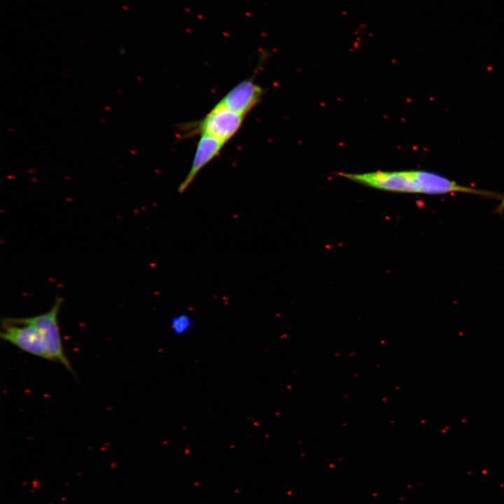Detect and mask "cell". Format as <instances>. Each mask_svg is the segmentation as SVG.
<instances>
[{
    "instance_id": "cell-1",
    "label": "cell",
    "mask_w": 504,
    "mask_h": 504,
    "mask_svg": "<svg viewBox=\"0 0 504 504\" xmlns=\"http://www.w3.org/2000/svg\"><path fill=\"white\" fill-rule=\"evenodd\" d=\"M62 304V298L57 297L51 308L45 313L29 317H6L1 320L15 324L31 325L36 328L44 339L50 360L60 363L75 376L71 363L65 354L59 328L58 314Z\"/></svg>"
},
{
    "instance_id": "cell-2",
    "label": "cell",
    "mask_w": 504,
    "mask_h": 504,
    "mask_svg": "<svg viewBox=\"0 0 504 504\" xmlns=\"http://www.w3.org/2000/svg\"><path fill=\"white\" fill-rule=\"evenodd\" d=\"M244 119L242 115L215 105L202 119L184 124L181 130L183 136H208L225 144L239 132Z\"/></svg>"
},
{
    "instance_id": "cell-3",
    "label": "cell",
    "mask_w": 504,
    "mask_h": 504,
    "mask_svg": "<svg viewBox=\"0 0 504 504\" xmlns=\"http://www.w3.org/2000/svg\"><path fill=\"white\" fill-rule=\"evenodd\" d=\"M342 175L353 181L382 190L416 193L414 170L343 173Z\"/></svg>"
},
{
    "instance_id": "cell-4",
    "label": "cell",
    "mask_w": 504,
    "mask_h": 504,
    "mask_svg": "<svg viewBox=\"0 0 504 504\" xmlns=\"http://www.w3.org/2000/svg\"><path fill=\"white\" fill-rule=\"evenodd\" d=\"M1 338L23 351L50 360L46 342L40 332L27 324H15L1 320Z\"/></svg>"
},
{
    "instance_id": "cell-5",
    "label": "cell",
    "mask_w": 504,
    "mask_h": 504,
    "mask_svg": "<svg viewBox=\"0 0 504 504\" xmlns=\"http://www.w3.org/2000/svg\"><path fill=\"white\" fill-rule=\"evenodd\" d=\"M265 90L252 78L230 89L216 105L245 116L261 101Z\"/></svg>"
},
{
    "instance_id": "cell-6",
    "label": "cell",
    "mask_w": 504,
    "mask_h": 504,
    "mask_svg": "<svg viewBox=\"0 0 504 504\" xmlns=\"http://www.w3.org/2000/svg\"><path fill=\"white\" fill-rule=\"evenodd\" d=\"M224 145L223 142L211 136H200L189 172L178 186L179 193L187 190L199 172L220 154Z\"/></svg>"
},
{
    "instance_id": "cell-7",
    "label": "cell",
    "mask_w": 504,
    "mask_h": 504,
    "mask_svg": "<svg viewBox=\"0 0 504 504\" xmlns=\"http://www.w3.org/2000/svg\"><path fill=\"white\" fill-rule=\"evenodd\" d=\"M192 326V321L189 315L180 314L174 316L170 321V328L176 336L186 334Z\"/></svg>"
}]
</instances>
